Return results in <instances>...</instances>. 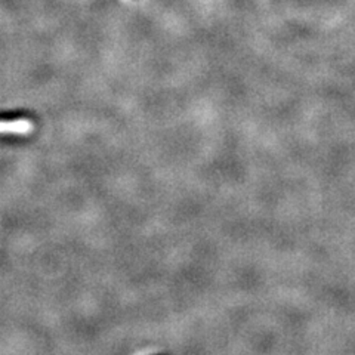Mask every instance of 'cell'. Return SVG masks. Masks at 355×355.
I'll return each instance as SVG.
<instances>
[{
	"mask_svg": "<svg viewBox=\"0 0 355 355\" xmlns=\"http://www.w3.org/2000/svg\"><path fill=\"white\" fill-rule=\"evenodd\" d=\"M33 129V121L26 116H2L0 114V133L26 135Z\"/></svg>",
	"mask_w": 355,
	"mask_h": 355,
	"instance_id": "obj_1",
	"label": "cell"
}]
</instances>
